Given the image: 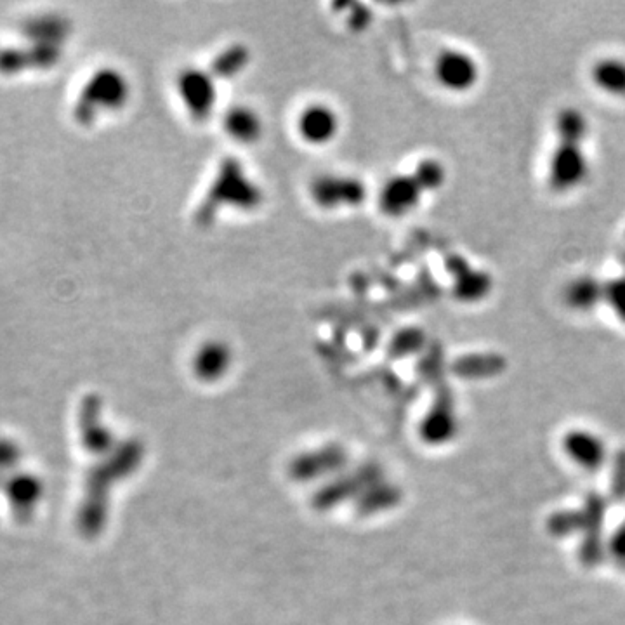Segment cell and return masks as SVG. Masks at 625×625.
<instances>
[{
	"mask_svg": "<svg viewBox=\"0 0 625 625\" xmlns=\"http://www.w3.org/2000/svg\"><path fill=\"white\" fill-rule=\"evenodd\" d=\"M174 93L193 124H207L219 108V84L209 66L188 65L174 77Z\"/></svg>",
	"mask_w": 625,
	"mask_h": 625,
	"instance_id": "obj_1",
	"label": "cell"
},
{
	"mask_svg": "<svg viewBox=\"0 0 625 625\" xmlns=\"http://www.w3.org/2000/svg\"><path fill=\"white\" fill-rule=\"evenodd\" d=\"M132 82L127 73L115 66L99 68L82 91V115L84 119L113 115L122 112L131 103Z\"/></svg>",
	"mask_w": 625,
	"mask_h": 625,
	"instance_id": "obj_2",
	"label": "cell"
},
{
	"mask_svg": "<svg viewBox=\"0 0 625 625\" xmlns=\"http://www.w3.org/2000/svg\"><path fill=\"white\" fill-rule=\"evenodd\" d=\"M369 186L363 179L343 172H322L311 179L308 197L322 212L356 211L369 200Z\"/></svg>",
	"mask_w": 625,
	"mask_h": 625,
	"instance_id": "obj_3",
	"label": "cell"
},
{
	"mask_svg": "<svg viewBox=\"0 0 625 625\" xmlns=\"http://www.w3.org/2000/svg\"><path fill=\"white\" fill-rule=\"evenodd\" d=\"M343 132V117L329 101L315 99L294 117V134L303 145L310 148H327L334 145Z\"/></svg>",
	"mask_w": 625,
	"mask_h": 625,
	"instance_id": "obj_4",
	"label": "cell"
},
{
	"mask_svg": "<svg viewBox=\"0 0 625 625\" xmlns=\"http://www.w3.org/2000/svg\"><path fill=\"white\" fill-rule=\"evenodd\" d=\"M591 162L580 143L558 141L547 164V185L556 193H570L586 183Z\"/></svg>",
	"mask_w": 625,
	"mask_h": 625,
	"instance_id": "obj_5",
	"label": "cell"
},
{
	"mask_svg": "<svg viewBox=\"0 0 625 625\" xmlns=\"http://www.w3.org/2000/svg\"><path fill=\"white\" fill-rule=\"evenodd\" d=\"M436 84L450 94H466L480 82V63L462 49H443L433 63Z\"/></svg>",
	"mask_w": 625,
	"mask_h": 625,
	"instance_id": "obj_6",
	"label": "cell"
},
{
	"mask_svg": "<svg viewBox=\"0 0 625 625\" xmlns=\"http://www.w3.org/2000/svg\"><path fill=\"white\" fill-rule=\"evenodd\" d=\"M426 191L412 172L389 176L377 190L375 205L384 218L402 219L421 207Z\"/></svg>",
	"mask_w": 625,
	"mask_h": 625,
	"instance_id": "obj_7",
	"label": "cell"
},
{
	"mask_svg": "<svg viewBox=\"0 0 625 625\" xmlns=\"http://www.w3.org/2000/svg\"><path fill=\"white\" fill-rule=\"evenodd\" d=\"M235 349L226 339L207 337L190 356V372L200 384L214 386L223 382L235 367Z\"/></svg>",
	"mask_w": 625,
	"mask_h": 625,
	"instance_id": "obj_8",
	"label": "cell"
},
{
	"mask_svg": "<svg viewBox=\"0 0 625 625\" xmlns=\"http://www.w3.org/2000/svg\"><path fill=\"white\" fill-rule=\"evenodd\" d=\"M561 450L565 454L566 461L572 462L573 466L586 471L596 473L603 469L608 459V445L603 436L587 428H572L561 436Z\"/></svg>",
	"mask_w": 625,
	"mask_h": 625,
	"instance_id": "obj_9",
	"label": "cell"
},
{
	"mask_svg": "<svg viewBox=\"0 0 625 625\" xmlns=\"http://www.w3.org/2000/svg\"><path fill=\"white\" fill-rule=\"evenodd\" d=\"M221 131L233 145L254 148L266 136V120L256 106L233 103L221 112Z\"/></svg>",
	"mask_w": 625,
	"mask_h": 625,
	"instance_id": "obj_10",
	"label": "cell"
},
{
	"mask_svg": "<svg viewBox=\"0 0 625 625\" xmlns=\"http://www.w3.org/2000/svg\"><path fill=\"white\" fill-rule=\"evenodd\" d=\"M452 264L454 273V296L461 303H480L490 296L494 289V278L487 271L476 270L461 256L455 257Z\"/></svg>",
	"mask_w": 625,
	"mask_h": 625,
	"instance_id": "obj_11",
	"label": "cell"
},
{
	"mask_svg": "<svg viewBox=\"0 0 625 625\" xmlns=\"http://www.w3.org/2000/svg\"><path fill=\"white\" fill-rule=\"evenodd\" d=\"M563 301L575 313H593L605 304V280L594 275H580L566 283Z\"/></svg>",
	"mask_w": 625,
	"mask_h": 625,
	"instance_id": "obj_12",
	"label": "cell"
},
{
	"mask_svg": "<svg viewBox=\"0 0 625 625\" xmlns=\"http://www.w3.org/2000/svg\"><path fill=\"white\" fill-rule=\"evenodd\" d=\"M593 86L612 98L625 99V60L606 56L594 61L589 72Z\"/></svg>",
	"mask_w": 625,
	"mask_h": 625,
	"instance_id": "obj_13",
	"label": "cell"
},
{
	"mask_svg": "<svg viewBox=\"0 0 625 625\" xmlns=\"http://www.w3.org/2000/svg\"><path fill=\"white\" fill-rule=\"evenodd\" d=\"M589 131H591L589 119L577 106H565L554 117V134L558 141L584 145L589 138Z\"/></svg>",
	"mask_w": 625,
	"mask_h": 625,
	"instance_id": "obj_14",
	"label": "cell"
},
{
	"mask_svg": "<svg viewBox=\"0 0 625 625\" xmlns=\"http://www.w3.org/2000/svg\"><path fill=\"white\" fill-rule=\"evenodd\" d=\"M249 61V51L242 44H237V46L224 49L223 53L214 60L212 66H209V70L214 73L216 79L218 77L230 79V77H238L240 73L244 72Z\"/></svg>",
	"mask_w": 625,
	"mask_h": 625,
	"instance_id": "obj_15",
	"label": "cell"
},
{
	"mask_svg": "<svg viewBox=\"0 0 625 625\" xmlns=\"http://www.w3.org/2000/svg\"><path fill=\"white\" fill-rule=\"evenodd\" d=\"M457 435V421L450 412H433L422 424V436L431 445H443Z\"/></svg>",
	"mask_w": 625,
	"mask_h": 625,
	"instance_id": "obj_16",
	"label": "cell"
},
{
	"mask_svg": "<svg viewBox=\"0 0 625 625\" xmlns=\"http://www.w3.org/2000/svg\"><path fill=\"white\" fill-rule=\"evenodd\" d=\"M412 174L419 181L422 190L426 191V195L441 190L447 183V167L435 157L419 160Z\"/></svg>",
	"mask_w": 625,
	"mask_h": 625,
	"instance_id": "obj_17",
	"label": "cell"
},
{
	"mask_svg": "<svg viewBox=\"0 0 625 625\" xmlns=\"http://www.w3.org/2000/svg\"><path fill=\"white\" fill-rule=\"evenodd\" d=\"M605 304L613 316L625 325V273L612 280H605Z\"/></svg>",
	"mask_w": 625,
	"mask_h": 625,
	"instance_id": "obj_18",
	"label": "cell"
}]
</instances>
